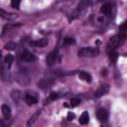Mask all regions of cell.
I'll return each mask as SVG.
<instances>
[{
  "label": "cell",
  "instance_id": "obj_1",
  "mask_svg": "<svg viewBox=\"0 0 127 127\" xmlns=\"http://www.w3.org/2000/svg\"><path fill=\"white\" fill-rule=\"evenodd\" d=\"M100 54V50L98 47H88L83 48L78 51V55L79 57H95Z\"/></svg>",
  "mask_w": 127,
  "mask_h": 127
},
{
  "label": "cell",
  "instance_id": "obj_2",
  "mask_svg": "<svg viewBox=\"0 0 127 127\" xmlns=\"http://www.w3.org/2000/svg\"><path fill=\"white\" fill-rule=\"evenodd\" d=\"M20 59L22 62L31 63V62H33L37 60V58L34 55L32 54L29 51L27 50V49H24L20 55Z\"/></svg>",
  "mask_w": 127,
  "mask_h": 127
},
{
  "label": "cell",
  "instance_id": "obj_3",
  "mask_svg": "<svg viewBox=\"0 0 127 127\" xmlns=\"http://www.w3.org/2000/svg\"><path fill=\"white\" fill-rule=\"evenodd\" d=\"M58 55V49H55L52 52H50L47 56L46 58V63L47 65L48 66H52L55 62L56 60L57 59Z\"/></svg>",
  "mask_w": 127,
  "mask_h": 127
},
{
  "label": "cell",
  "instance_id": "obj_4",
  "mask_svg": "<svg viewBox=\"0 0 127 127\" xmlns=\"http://www.w3.org/2000/svg\"><path fill=\"white\" fill-rule=\"evenodd\" d=\"M110 90V85L108 84H104L98 88L97 90L95 91V97L96 98H100L103 95H105Z\"/></svg>",
  "mask_w": 127,
  "mask_h": 127
},
{
  "label": "cell",
  "instance_id": "obj_5",
  "mask_svg": "<svg viewBox=\"0 0 127 127\" xmlns=\"http://www.w3.org/2000/svg\"><path fill=\"white\" fill-rule=\"evenodd\" d=\"M55 81L53 79H43L38 83V88L43 90H46L53 85Z\"/></svg>",
  "mask_w": 127,
  "mask_h": 127
},
{
  "label": "cell",
  "instance_id": "obj_6",
  "mask_svg": "<svg viewBox=\"0 0 127 127\" xmlns=\"http://www.w3.org/2000/svg\"><path fill=\"white\" fill-rule=\"evenodd\" d=\"M0 15H1V17L9 21H14L19 17V15L17 14L14 13V12H7V11H4L2 9H1Z\"/></svg>",
  "mask_w": 127,
  "mask_h": 127
},
{
  "label": "cell",
  "instance_id": "obj_7",
  "mask_svg": "<svg viewBox=\"0 0 127 127\" xmlns=\"http://www.w3.org/2000/svg\"><path fill=\"white\" fill-rule=\"evenodd\" d=\"M48 40L47 38H42L39 40L34 41H31L29 42V45L31 47H36L43 48L48 45Z\"/></svg>",
  "mask_w": 127,
  "mask_h": 127
},
{
  "label": "cell",
  "instance_id": "obj_8",
  "mask_svg": "<svg viewBox=\"0 0 127 127\" xmlns=\"http://www.w3.org/2000/svg\"><path fill=\"white\" fill-rule=\"evenodd\" d=\"M124 40L122 39L120 35H116L110 38L109 43H110V45L112 47V48H115L121 46V45L122 44V42Z\"/></svg>",
  "mask_w": 127,
  "mask_h": 127
},
{
  "label": "cell",
  "instance_id": "obj_9",
  "mask_svg": "<svg viewBox=\"0 0 127 127\" xmlns=\"http://www.w3.org/2000/svg\"><path fill=\"white\" fill-rule=\"evenodd\" d=\"M113 4L110 2H107V3L104 4L102 6L101 8H100V12H102L104 15L106 16H111L112 14V11H113Z\"/></svg>",
  "mask_w": 127,
  "mask_h": 127
},
{
  "label": "cell",
  "instance_id": "obj_10",
  "mask_svg": "<svg viewBox=\"0 0 127 127\" xmlns=\"http://www.w3.org/2000/svg\"><path fill=\"white\" fill-rule=\"evenodd\" d=\"M97 119L102 123L106 122L108 119V113L105 109H99L96 113Z\"/></svg>",
  "mask_w": 127,
  "mask_h": 127
},
{
  "label": "cell",
  "instance_id": "obj_11",
  "mask_svg": "<svg viewBox=\"0 0 127 127\" xmlns=\"http://www.w3.org/2000/svg\"><path fill=\"white\" fill-rule=\"evenodd\" d=\"M16 80H17V82H19V83L22 84H26V83H29V82L30 81L29 78L27 76V74L25 73V72L24 71L19 72L17 74Z\"/></svg>",
  "mask_w": 127,
  "mask_h": 127
},
{
  "label": "cell",
  "instance_id": "obj_12",
  "mask_svg": "<svg viewBox=\"0 0 127 127\" xmlns=\"http://www.w3.org/2000/svg\"><path fill=\"white\" fill-rule=\"evenodd\" d=\"M79 78L83 81H85L88 83H91L93 81V77L90 73H88V72L82 71L79 73Z\"/></svg>",
  "mask_w": 127,
  "mask_h": 127
},
{
  "label": "cell",
  "instance_id": "obj_13",
  "mask_svg": "<svg viewBox=\"0 0 127 127\" xmlns=\"http://www.w3.org/2000/svg\"><path fill=\"white\" fill-rule=\"evenodd\" d=\"M1 112L2 114L6 120H8L11 117V109L8 105L3 104L1 105Z\"/></svg>",
  "mask_w": 127,
  "mask_h": 127
},
{
  "label": "cell",
  "instance_id": "obj_14",
  "mask_svg": "<svg viewBox=\"0 0 127 127\" xmlns=\"http://www.w3.org/2000/svg\"><path fill=\"white\" fill-rule=\"evenodd\" d=\"M108 49H109V50L107 51V53L108 55H109V59L110 60V61L112 63H115L118 60V58H119V53L112 48H108Z\"/></svg>",
  "mask_w": 127,
  "mask_h": 127
},
{
  "label": "cell",
  "instance_id": "obj_15",
  "mask_svg": "<svg viewBox=\"0 0 127 127\" xmlns=\"http://www.w3.org/2000/svg\"><path fill=\"white\" fill-rule=\"evenodd\" d=\"M41 112H42V110H37V111L36 112L35 114H33V115H32V116L30 118L29 120L27 121V124H26V126L31 127L32 125H33V124H34V123L37 121V119H38V118L39 117L40 115L41 114Z\"/></svg>",
  "mask_w": 127,
  "mask_h": 127
},
{
  "label": "cell",
  "instance_id": "obj_16",
  "mask_svg": "<svg viewBox=\"0 0 127 127\" xmlns=\"http://www.w3.org/2000/svg\"><path fill=\"white\" fill-rule=\"evenodd\" d=\"M25 100H26V104L29 105V106L34 105V104H37L38 102V99L37 98L32 96V95H29V94H27L25 96Z\"/></svg>",
  "mask_w": 127,
  "mask_h": 127
},
{
  "label": "cell",
  "instance_id": "obj_17",
  "mask_svg": "<svg viewBox=\"0 0 127 127\" xmlns=\"http://www.w3.org/2000/svg\"><path fill=\"white\" fill-rule=\"evenodd\" d=\"M89 121V114L87 111L84 112L83 114L81 115L80 118H79V124L82 125H86V124H88Z\"/></svg>",
  "mask_w": 127,
  "mask_h": 127
},
{
  "label": "cell",
  "instance_id": "obj_18",
  "mask_svg": "<svg viewBox=\"0 0 127 127\" xmlns=\"http://www.w3.org/2000/svg\"><path fill=\"white\" fill-rule=\"evenodd\" d=\"M4 62L7 64V69H10L14 62V56L11 54H7L4 57Z\"/></svg>",
  "mask_w": 127,
  "mask_h": 127
},
{
  "label": "cell",
  "instance_id": "obj_19",
  "mask_svg": "<svg viewBox=\"0 0 127 127\" xmlns=\"http://www.w3.org/2000/svg\"><path fill=\"white\" fill-rule=\"evenodd\" d=\"M21 92L18 90H14L11 92V97L14 101L18 102L19 101L20 99H21Z\"/></svg>",
  "mask_w": 127,
  "mask_h": 127
},
{
  "label": "cell",
  "instance_id": "obj_20",
  "mask_svg": "<svg viewBox=\"0 0 127 127\" xmlns=\"http://www.w3.org/2000/svg\"><path fill=\"white\" fill-rule=\"evenodd\" d=\"M76 43V41L72 37H66L63 40V45L64 46H73Z\"/></svg>",
  "mask_w": 127,
  "mask_h": 127
},
{
  "label": "cell",
  "instance_id": "obj_21",
  "mask_svg": "<svg viewBox=\"0 0 127 127\" xmlns=\"http://www.w3.org/2000/svg\"><path fill=\"white\" fill-rule=\"evenodd\" d=\"M60 97V95L58 94V93H54V92H53V93H52L50 94V96L48 97V99L46 100L45 102L46 103L45 105H47V104H48V103H50V102L51 101H53V100H57V99H58Z\"/></svg>",
  "mask_w": 127,
  "mask_h": 127
},
{
  "label": "cell",
  "instance_id": "obj_22",
  "mask_svg": "<svg viewBox=\"0 0 127 127\" xmlns=\"http://www.w3.org/2000/svg\"><path fill=\"white\" fill-rule=\"evenodd\" d=\"M16 46H17L16 43L11 41V42H9L6 43L4 46V48L7 50H13L16 48Z\"/></svg>",
  "mask_w": 127,
  "mask_h": 127
},
{
  "label": "cell",
  "instance_id": "obj_23",
  "mask_svg": "<svg viewBox=\"0 0 127 127\" xmlns=\"http://www.w3.org/2000/svg\"><path fill=\"white\" fill-rule=\"evenodd\" d=\"M81 104V99L79 98H73L71 100V105L73 107L78 106Z\"/></svg>",
  "mask_w": 127,
  "mask_h": 127
},
{
  "label": "cell",
  "instance_id": "obj_24",
  "mask_svg": "<svg viewBox=\"0 0 127 127\" xmlns=\"http://www.w3.org/2000/svg\"><path fill=\"white\" fill-rule=\"evenodd\" d=\"M11 6L13 8L16 9H19L20 7V4H21V0H11Z\"/></svg>",
  "mask_w": 127,
  "mask_h": 127
},
{
  "label": "cell",
  "instance_id": "obj_25",
  "mask_svg": "<svg viewBox=\"0 0 127 127\" xmlns=\"http://www.w3.org/2000/svg\"><path fill=\"white\" fill-rule=\"evenodd\" d=\"M75 118H76V115L74 114V113L71 112H68V115H67V120H68V121H73Z\"/></svg>",
  "mask_w": 127,
  "mask_h": 127
},
{
  "label": "cell",
  "instance_id": "obj_26",
  "mask_svg": "<svg viewBox=\"0 0 127 127\" xmlns=\"http://www.w3.org/2000/svg\"><path fill=\"white\" fill-rule=\"evenodd\" d=\"M120 29L122 31H127V20L120 26Z\"/></svg>",
  "mask_w": 127,
  "mask_h": 127
},
{
  "label": "cell",
  "instance_id": "obj_27",
  "mask_svg": "<svg viewBox=\"0 0 127 127\" xmlns=\"http://www.w3.org/2000/svg\"><path fill=\"white\" fill-rule=\"evenodd\" d=\"M108 74V71L107 69H103L101 71V75L103 77H105Z\"/></svg>",
  "mask_w": 127,
  "mask_h": 127
},
{
  "label": "cell",
  "instance_id": "obj_28",
  "mask_svg": "<svg viewBox=\"0 0 127 127\" xmlns=\"http://www.w3.org/2000/svg\"><path fill=\"white\" fill-rule=\"evenodd\" d=\"M120 37H121L122 39L123 40H126L127 38V34L125 33H122L121 35H120Z\"/></svg>",
  "mask_w": 127,
  "mask_h": 127
},
{
  "label": "cell",
  "instance_id": "obj_29",
  "mask_svg": "<svg viewBox=\"0 0 127 127\" xmlns=\"http://www.w3.org/2000/svg\"><path fill=\"white\" fill-rule=\"evenodd\" d=\"M95 44H96L97 45H99L101 44V41L99 40H97L95 41Z\"/></svg>",
  "mask_w": 127,
  "mask_h": 127
},
{
  "label": "cell",
  "instance_id": "obj_30",
  "mask_svg": "<svg viewBox=\"0 0 127 127\" xmlns=\"http://www.w3.org/2000/svg\"><path fill=\"white\" fill-rule=\"evenodd\" d=\"M103 21H104V18L102 17H99V19H98V21H99V22H102Z\"/></svg>",
  "mask_w": 127,
  "mask_h": 127
},
{
  "label": "cell",
  "instance_id": "obj_31",
  "mask_svg": "<svg viewBox=\"0 0 127 127\" xmlns=\"http://www.w3.org/2000/svg\"><path fill=\"white\" fill-rule=\"evenodd\" d=\"M63 105H64V107H69V105H68V104H67V103H64V104H63Z\"/></svg>",
  "mask_w": 127,
  "mask_h": 127
},
{
  "label": "cell",
  "instance_id": "obj_32",
  "mask_svg": "<svg viewBox=\"0 0 127 127\" xmlns=\"http://www.w3.org/2000/svg\"><path fill=\"white\" fill-rule=\"evenodd\" d=\"M99 1H101V0H99Z\"/></svg>",
  "mask_w": 127,
  "mask_h": 127
}]
</instances>
